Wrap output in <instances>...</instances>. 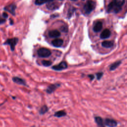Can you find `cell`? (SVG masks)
<instances>
[{"label":"cell","instance_id":"7a4b0ae2","mask_svg":"<svg viewBox=\"0 0 127 127\" xmlns=\"http://www.w3.org/2000/svg\"><path fill=\"white\" fill-rule=\"evenodd\" d=\"M18 41V38H17L16 37L9 38V39H7L6 40V41H5L4 42L3 45H9L11 50L12 51H14V50L15 49V46L16 45Z\"/></svg>","mask_w":127,"mask_h":127},{"label":"cell","instance_id":"5b68a950","mask_svg":"<svg viewBox=\"0 0 127 127\" xmlns=\"http://www.w3.org/2000/svg\"><path fill=\"white\" fill-rule=\"evenodd\" d=\"M67 67V64L65 62H62L58 64L55 65L52 67L53 69L57 71H61L63 69H66Z\"/></svg>","mask_w":127,"mask_h":127},{"label":"cell","instance_id":"5bb4252c","mask_svg":"<svg viewBox=\"0 0 127 127\" xmlns=\"http://www.w3.org/2000/svg\"><path fill=\"white\" fill-rule=\"evenodd\" d=\"M114 42L111 41H104L102 42V47L106 48H110L113 46Z\"/></svg>","mask_w":127,"mask_h":127},{"label":"cell","instance_id":"8fae6325","mask_svg":"<svg viewBox=\"0 0 127 127\" xmlns=\"http://www.w3.org/2000/svg\"><path fill=\"white\" fill-rule=\"evenodd\" d=\"M63 40L62 39H59V38H57L54 40H53L52 41V44L56 47H60L62 46L63 44Z\"/></svg>","mask_w":127,"mask_h":127},{"label":"cell","instance_id":"30bf717a","mask_svg":"<svg viewBox=\"0 0 127 127\" xmlns=\"http://www.w3.org/2000/svg\"><path fill=\"white\" fill-rule=\"evenodd\" d=\"M12 80L14 82H15V83H16L18 84L22 85H24V86H27L25 81L23 79H22L20 77H16V76L13 77L12 78Z\"/></svg>","mask_w":127,"mask_h":127},{"label":"cell","instance_id":"4fadbf2b","mask_svg":"<svg viewBox=\"0 0 127 127\" xmlns=\"http://www.w3.org/2000/svg\"><path fill=\"white\" fill-rule=\"evenodd\" d=\"M102 26H103V24L102 22L98 21L95 23V24L93 27V31L95 32H100L102 29Z\"/></svg>","mask_w":127,"mask_h":127},{"label":"cell","instance_id":"83f0119b","mask_svg":"<svg viewBox=\"0 0 127 127\" xmlns=\"http://www.w3.org/2000/svg\"><path fill=\"white\" fill-rule=\"evenodd\" d=\"M10 21H11V22H10V24H11V25L13 24V20H12V19H10Z\"/></svg>","mask_w":127,"mask_h":127},{"label":"cell","instance_id":"d6986e66","mask_svg":"<svg viewBox=\"0 0 127 127\" xmlns=\"http://www.w3.org/2000/svg\"><path fill=\"white\" fill-rule=\"evenodd\" d=\"M113 2L117 5L118 6L122 7V6L124 4L125 0H113Z\"/></svg>","mask_w":127,"mask_h":127},{"label":"cell","instance_id":"44dd1931","mask_svg":"<svg viewBox=\"0 0 127 127\" xmlns=\"http://www.w3.org/2000/svg\"><path fill=\"white\" fill-rule=\"evenodd\" d=\"M42 63L43 65L45 66H49L52 64V62L50 61H47V60H43L42 61Z\"/></svg>","mask_w":127,"mask_h":127},{"label":"cell","instance_id":"9c48e42d","mask_svg":"<svg viewBox=\"0 0 127 127\" xmlns=\"http://www.w3.org/2000/svg\"><path fill=\"white\" fill-rule=\"evenodd\" d=\"M60 86V84H51L49 85L46 90V92L48 94H51L53 93L58 87H59Z\"/></svg>","mask_w":127,"mask_h":127},{"label":"cell","instance_id":"484cf974","mask_svg":"<svg viewBox=\"0 0 127 127\" xmlns=\"http://www.w3.org/2000/svg\"><path fill=\"white\" fill-rule=\"evenodd\" d=\"M2 17H3V18H4L5 19H6V18L8 17V16L7 13H6V12H3V13H2Z\"/></svg>","mask_w":127,"mask_h":127},{"label":"cell","instance_id":"7402d4cb","mask_svg":"<svg viewBox=\"0 0 127 127\" xmlns=\"http://www.w3.org/2000/svg\"><path fill=\"white\" fill-rule=\"evenodd\" d=\"M47 8L50 10L55 9L58 8V7H57V5H56V4H54V3L48 4H47Z\"/></svg>","mask_w":127,"mask_h":127},{"label":"cell","instance_id":"8992f818","mask_svg":"<svg viewBox=\"0 0 127 127\" xmlns=\"http://www.w3.org/2000/svg\"><path fill=\"white\" fill-rule=\"evenodd\" d=\"M16 8V4L14 3H13L8 5L5 6L4 7V9L5 11H7L10 12L13 15H15V10Z\"/></svg>","mask_w":127,"mask_h":127},{"label":"cell","instance_id":"603a6c76","mask_svg":"<svg viewBox=\"0 0 127 127\" xmlns=\"http://www.w3.org/2000/svg\"><path fill=\"white\" fill-rule=\"evenodd\" d=\"M103 75V72H99L97 73L96 74V75L97 76V79L100 80L101 78V77H102Z\"/></svg>","mask_w":127,"mask_h":127},{"label":"cell","instance_id":"ba28073f","mask_svg":"<svg viewBox=\"0 0 127 127\" xmlns=\"http://www.w3.org/2000/svg\"><path fill=\"white\" fill-rule=\"evenodd\" d=\"M111 35V31L108 29H104L100 34V38L102 39H107L110 37Z\"/></svg>","mask_w":127,"mask_h":127},{"label":"cell","instance_id":"ffe728a7","mask_svg":"<svg viewBox=\"0 0 127 127\" xmlns=\"http://www.w3.org/2000/svg\"><path fill=\"white\" fill-rule=\"evenodd\" d=\"M47 2H48V0H36L35 3L36 5H42Z\"/></svg>","mask_w":127,"mask_h":127},{"label":"cell","instance_id":"2e32d148","mask_svg":"<svg viewBox=\"0 0 127 127\" xmlns=\"http://www.w3.org/2000/svg\"><path fill=\"white\" fill-rule=\"evenodd\" d=\"M95 121L98 126L100 127H104L105 125L103 122V119L100 117H95Z\"/></svg>","mask_w":127,"mask_h":127},{"label":"cell","instance_id":"6da1fadb","mask_svg":"<svg viewBox=\"0 0 127 127\" xmlns=\"http://www.w3.org/2000/svg\"><path fill=\"white\" fill-rule=\"evenodd\" d=\"M96 5L95 2L91 0H88L85 4L83 9L85 12L88 14L91 13L95 8Z\"/></svg>","mask_w":127,"mask_h":127},{"label":"cell","instance_id":"ac0fdd59","mask_svg":"<svg viewBox=\"0 0 127 127\" xmlns=\"http://www.w3.org/2000/svg\"><path fill=\"white\" fill-rule=\"evenodd\" d=\"M48 110H49V109H48V107L46 105H44L40 109L39 114L41 115H43V114H45L46 113H47L48 112Z\"/></svg>","mask_w":127,"mask_h":127},{"label":"cell","instance_id":"3957f363","mask_svg":"<svg viewBox=\"0 0 127 127\" xmlns=\"http://www.w3.org/2000/svg\"><path fill=\"white\" fill-rule=\"evenodd\" d=\"M37 54L39 57L41 58H47L51 55V52L47 48H41L38 50Z\"/></svg>","mask_w":127,"mask_h":127},{"label":"cell","instance_id":"e0dca14e","mask_svg":"<svg viewBox=\"0 0 127 127\" xmlns=\"http://www.w3.org/2000/svg\"><path fill=\"white\" fill-rule=\"evenodd\" d=\"M66 114V113L64 111H59L55 113L54 116L58 118H61L64 116H65Z\"/></svg>","mask_w":127,"mask_h":127},{"label":"cell","instance_id":"f546056e","mask_svg":"<svg viewBox=\"0 0 127 127\" xmlns=\"http://www.w3.org/2000/svg\"><path fill=\"white\" fill-rule=\"evenodd\" d=\"M73 0V1H76V0Z\"/></svg>","mask_w":127,"mask_h":127},{"label":"cell","instance_id":"7c38bea8","mask_svg":"<svg viewBox=\"0 0 127 127\" xmlns=\"http://www.w3.org/2000/svg\"><path fill=\"white\" fill-rule=\"evenodd\" d=\"M49 36L51 38H58L61 36V33L57 30H53L49 32Z\"/></svg>","mask_w":127,"mask_h":127},{"label":"cell","instance_id":"277c9868","mask_svg":"<svg viewBox=\"0 0 127 127\" xmlns=\"http://www.w3.org/2000/svg\"><path fill=\"white\" fill-rule=\"evenodd\" d=\"M122 9V7L118 6L115 4L112 1L111 2L108 6V12H114L117 13L119 12Z\"/></svg>","mask_w":127,"mask_h":127},{"label":"cell","instance_id":"9a60e30c","mask_svg":"<svg viewBox=\"0 0 127 127\" xmlns=\"http://www.w3.org/2000/svg\"><path fill=\"white\" fill-rule=\"evenodd\" d=\"M122 63L121 61H118L115 63H114L113 64H112L110 66V70L113 71L116 69Z\"/></svg>","mask_w":127,"mask_h":127},{"label":"cell","instance_id":"d4e9b609","mask_svg":"<svg viewBox=\"0 0 127 127\" xmlns=\"http://www.w3.org/2000/svg\"><path fill=\"white\" fill-rule=\"evenodd\" d=\"M5 21H6V19L3 18L2 15L1 16L0 15V24H3V23H5Z\"/></svg>","mask_w":127,"mask_h":127},{"label":"cell","instance_id":"cb8c5ba5","mask_svg":"<svg viewBox=\"0 0 127 127\" xmlns=\"http://www.w3.org/2000/svg\"><path fill=\"white\" fill-rule=\"evenodd\" d=\"M60 29L62 31L64 32H67V31H68V28H67V26H62L60 28Z\"/></svg>","mask_w":127,"mask_h":127},{"label":"cell","instance_id":"52a82bcc","mask_svg":"<svg viewBox=\"0 0 127 127\" xmlns=\"http://www.w3.org/2000/svg\"><path fill=\"white\" fill-rule=\"evenodd\" d=\"M104 124H105V126H107L108 127H114L117 126V122L113 119L107 118L105 119Z\"/></svg>","mask_w":127,"mask_h":127},{"label":"cell","instance_id":"f1b7e54d","mask_svg":"<svg viewBox=\"0 0 127 127\" xmlns=\"http://www.w3.org/2000/svg\"><path fill=\"white\" fill-rule=\"evenodd\" d=\"M48 0V2H51V1H52L53 0Z\"/></svg>","mask_w":127,"mask_h":127},{"label":"cell","instance_id":"4316f807","mask_svg":"<svg viewBox=\"0 0 127 127\" xmlns=\"http://www.w3.org/2000/svg\"><path fill=\"white\" fill-rule=\"evenodd\" d=\"M88 77H89L90 78V80H92L94 78V76L93 75V74H89L88 75Z\"/></svg>","mask_w":127,"mask_h":127}]
</instances>
